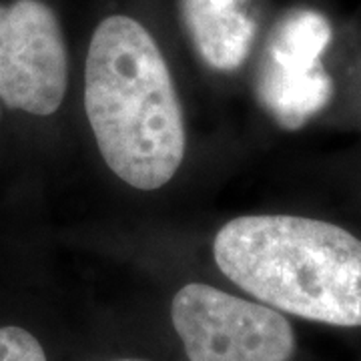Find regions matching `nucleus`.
Returning <instances> with one entry per match:
<instances>
[{
  "label": "nucleus",
  "instance_id": "obj_6",
  "mask_svg": "<svg viewBox=\"0 0 361 361\" xmlns=\"http://www.w3.org/2000/svg\"><path fill=\"white\" fill-rule=\"evenodd\" d=\"M180 14L207 66L233 73L245 63L257 37L253 0H180Z\"/></svg>",
  "mask_w": 361,
  "mask_h": 361
},
{
  "label": "nucleus",
  "instance_id": "obj_3",
  "mask_svg": "<svg viewBox=\"0 0 361 361\" xmlns=\"http://www.w3.org/2000/svg\"><path fill=\"white\" fill-rule=\"evenodd\" d=\"M171 322L189 361H289L295 334L283 313L207 283H187Z\"/></svg>",
  "mask_w": 361,
  "mask_h": 361
},
{
  "label": "nucleus",
  "instance_id": "obj_5",
  "mask_svg": "<svg viewBox=\"0 0 361 361\" xmlns=\"http://www.w3.org/2000/svg\"><path fill=\"white\" fill-rule=\"evenodd\" d=\"M331 26L319 13L293 11L271 35L259 73V99L285 129H299L331 101L334 82L322 65Z\"/></svg>",
  "mask_w": 361,
  "mask_h": 361
},
{
  "label": "nucleus",
  "instance_id": "obj_1",
  "mask_svg": "<svg viewBox=\"0 0 361 361\" xmlns=\"http://www.w3.org/2000/svg\"><path fill=\"white\" fill-rule=\"evenodd\" d=\"M85 113L106 167L121 180L157 191L187 151L185 115L153 35L125 14L94 28L85 63Z\"/></svg>",
  "mask_w": 361,
  "mask_h": 361
},
{
  "label": "nucleus",
  "instance_id": "obj_4",
  "mask_svg": "<svg viewBox=\"0 0 361 361\" xmlns=\"http://www.w3.org/2000/svg\"><path fill=\"white\" fill-rule=\"evenodd\" d=\"M68 87V52L56 14L42 0L0 4V101L13 111L54 115Z\"/></svg>",
  "mask_w": 361,
  "mask_h": 361
},
{
  "label": "nucleus",
  "instance_id": "obj_7",
  "mask_svg": "<svg viewBox=\"0 0 361 361\" xmlns=\"http://www.w3.org/2000/svg\"><path fill=\"white\" fill-rule=\"evenodd\" d=\"M0 361H49L40 341L25 327H0Z\"/></svg>",
  "mask_w": 361,
  "mask_h": 361
},
{
  "label": "nucleus",
  "instance_id": "obj_2",
  "mask_svg": "<svg viewBox=\"0 0 361 361\" xmlns=\"http://www.w3.org/2000/svg\"><path fill=\"white\" fill-rule=\"evenodd\" d=\"M213 259L273 310L337 327L361 325V239L297 215H243L221 227Z\"/></svg>",
  "mask_w": 361,
  "mask_h": 361
},
{
  "label": "nucleus",
  "instance_id": "obj_8",
  "mask_svg": "<svg viewBox=\"0 0 361 361\" xmlns=\"http://www.w3.org/2000/svg\"><path fill=\"white\" fill-rule=\"evenodd\" d=\"M121 361H142V360H121Z\"/></svg>",
  "mask_w": 361,
  "mask_h": 361
}]
</instances>
